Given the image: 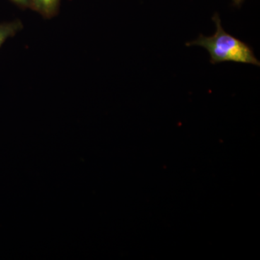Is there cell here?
<instances>
[{
    "mask_svg": "<svg viewBox=\"0 0 260 260\" xmlns=\"http://www.w3.org/2000/svg\"><path fill=\"white\" fill-rule=\"evenodd\" d=\"M212 19L216 27L215 34L211 37H205L201 34L196 40L186 43L187 47L198 46L204 48L209 53L210 62L213 64L234 61L259 66V61L251 48L225 32L218 13H215Z\"/></svg>",
    "mask_w": 260,
    "mask_h": 260,
    "instance_id": "cell-1",
    "label": "cell"
},
{
    "mask_svg": "<svg viewBox=\"0 0 260 260\" xmlns=\"http://www.w3.org/2000/svg\"><path fill=\"white\" fill-rule=\"evenodd\" d=\"M61 0H32L31 9L44 18H54L59 11Z\"/></svg>",
    "mask_w": 260,
    "mask_h": 260,
    "instance_id": "cell-2",
    "label": "cell"
},
{
    "mask_svg": "<svg viewBox=\"0 0 260 260\" xmlns=\"http://www.w3.org/2000/svg\"><path fill=\"white\" fill-rule=\"evenodd\" d=\"M23 28V24L19 20L0 23V48L8 39L14 37Z\"/></svg>",
    "mask_w": 260,
    "mask_h": 260,
    "instance_id": "cell-3",
    "label": "cell"
},
{
    "mask_svg": "<svg viewBox=\"0 0 260 260\" xmlns=\"http://www.w3.org/2000/svg\"><path fill=\"white\" fill-rule=\"evenodd\" d=\"M11 1L20 8L31 9L32 0H11Z\"/></svg>",
    "mask_w": 260,
    "mask_h": 260,
    "instance_id": "cell-4",
    "label": "cell"
},
{
    "mask_svg": "<svg viewBox=\"0 0 260 260\" xmlns=\"http://www.w3.org/2000/svg\"><path fill=\"white\" fill-rule=\"evenodd\" d=\"M232 1L234 3V5H237V6H239V5H242L245 0H232Z\"/></svg>",
    "mask_w": 260,
    "mask_h": 260,
    "instance_id": "cell-5",
    "label": "cell"
}]
</instances>
